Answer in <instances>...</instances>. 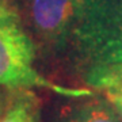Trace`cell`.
<instances>
[{
	"label": "cell",
	"mask_w": 122,
	"mask_h": 122,
	"mask_svg": "<svg viewBox=\"0 0 122 122\" xmlns=\"http://www.w3.org/2000/svg\"><path fill=\"white\" fill-rule=\"evenodd\" d=\"M77 66L90 88L122 83V0H80L71 39Z\"/></svg>",
	"instance_id": "1"
},
{
	"label": "cell",
	"mask_w": 122,
	"mask_h": 122,
	"mask_svg": "<svg viewBox=\"0 0 122 122\" xmlns=\"http://www.w3.org/2000/svg\"><path fill=\"white\" fill-rule=\"evenodd\" d=\"M35 45L18 15L5 4L0 7V88H48L66 98H84L94 92L56 84L34 68Z\"/></svg>",
	"instance_id": "2"
},
{
	"label": "cell",
	"mask_w": 122,
	"mask_h": 122,
	"mask_svg": "<svg viewBox=\"0 0 122 122\" xmlns=\"http://www.w3.org/2000/svg\"><path fill=\"white\" fill-rule=\"evenodd\" d=\"M80 0H25L26 22L42 44L60 48L71 45Z\"/></svg>",
	"instance_id": "3"
},
{
	"label": "cell",
	"mask_w": 122,
	"mask_h": 122,
	"mask_svg": "<svg viewBox=\"0 0 122 122\" xmlns=\"http://www.w3.org/2000/svg\"><path fill=\"white\" fill-rule=\"evenodd\" d=\"M54 122H122L111 103L95 95L77 98V103L64 107Z\"/></svg>",
	"instance_id": "4"
},
{
	"label": "cell",
	"mask_w": 122,
	"mask_h": 122,
	"mask_svg": "<svg viewBox=\"0 0 122 122\" xmlns=\"http://www.w3.org/2000/svg\"><path fill=\"white\" fill-rule=\"evenodd\" d=\"M0 122H41V100L30 90H12Z\"/></svg>",
	"instance_id": "5"
},
{
	"label": "cell",
	"mask_w": 122,
	"mask_h": 122,
	"mask_svg": "<svg viewBox=\"0 0 122 122\" xmlns=\"http://www.w3.org/2000/svg\"><path fill=\"white\" fill-rule=\"evenodd\" d=\"M103 95L111 103V106L115 109V111L118 113V115L122 119V84L105 90Z\"/></svg>",
	"instance_id": "6"
},
{
	"label": "cell",
	"mask_w": 122,
	"mask_h": 122,
	"mask_svg": "<svg viewBox=\"0 0 122 122\" xmlns=\"http://www.w3.org/2000/svg\"><path fill=\"white\" fill-rule=\"evenodd\" d=\"M7 99H8V98H4V96L0 94V115H1V113H3V110H4V107H5Z\"/></svg>",
	"instance_id": "7"
},
{
	"label": "cell",
	"mask_w": 122,
	"mask_h": 122,
	"mask_svg": "<svg viewBox=\"0 0 122 122\" xmlns=\"http://www.w3.org/2000/svg\"><path fill=\"white\" fill-rule=\"evenodd\" d=\"M7 4V3H3V1H1V3H0V7H3V5H5Z\"/></svg>",
	"instance_id": "8"
},
{
	"label": "cell",
	"mask_w": 122,
	"mask_h": 122,
	"mask_svg": "<svg viewBox=\"0 0 122 122\" xmlns=\"http://www.w3.org/2000/svg\"><path fill=\"white\" fill-rule=\"evenodd\" d=\"M0 3H1V1H0ZM3 3H5V1H3Z\"/></svg>",
	"instance_id": "9"
},
{
	"label": "cell",
	"mask_w": 122,
	"mask_h": 122,
	"mask_svg": "<svg viewBox=\"0 0 122 122\" xmlns=\"http://www.w3.org/2000/svg\"><path fill=\"white\" fill-rule=\"evenodd\" d=\"M121 84H122V83H121ZM118 86H119V84H118Z\"/></svg>",
	"instance_id": "10"
}]
</instances>
